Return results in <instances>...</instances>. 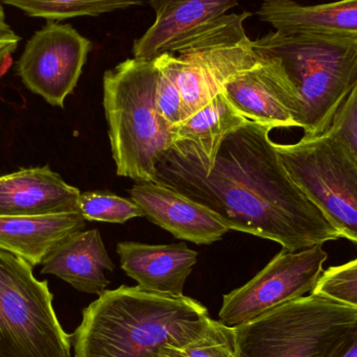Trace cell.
Listing matches in <instances>:
<instances>
[{"instance_id": "1", "label": "cell", "mask_w": 357, "mask_h": 357, "mask_svg": "<svg viewBox=\"0 0 357 357\" xmlns=\"http://www.w3.org/2000/svg\"><path fill=\"white\" fill-rule=\"evenodd\" d=\"M270 125L249 121L226 136L212 165L177 140L155 167L154 181L220 216L230 230L296 252L341 238L281 162Z\"/></svg>"}, {"instance_id": "2", "label": "cell", "mask_w": 357, "mask_h": 357, "mask_svg": "<svg viewBox=\"0 0 357 357\" xmlns=\"http://www.w3.org/2000/svg\"><path fill=\"white\" fill-rule=\"evenodd\" d=\"M209 318L203 304L184 295L127 285L106 289L83 310L73 335L75 357H151L195 339Z\"/></svg>"}, {"instance_id": "3", "label": "cell", "mask_w": 357, "mask_h": 357, "mask_svg": "<svg viewBox=\"0 0 357 357\" xmlns=\"http://www.w3.org/2000/svg\"><path fill=\"white\" fill-rule=\"evenodd\" d=\"M253 43L280 61L295 98L294 121L304 136L328 131L357 84V38L271 31Z\"/></svg>"}, {"instance_id": "4", "label": "cell", "mask_w": 357, "mask_h": 357, "mask_svg": "<svg viewBox=\"0 0 357 357\" xmlns=\"http://www.w3.org/2000/svg\"><path fill=\"white\" fill-rule=\"evenodd\" d=\"M154 60L128 59L104 75V108L117 175L153 182L155 167L175 142L157 112Z\"/></svg>"}, {"instance_id": "5", "label": "cell", "mask_w": 357, "mask_h": 357, "mask_svg": "<svg viewBox=\"0 0 357 357\" xmlns=\"http://www.w3.org/2000/svg\"><path fill=\"white\" fill-rule=\"evenodd\" d=\"M357 328V308L312 293L235 329L236 357H331Z\"/></svg>"}, {"instance_id": "6", "label": "cell", "mask_w": 357, "mask_h": 357, "mask_svg": "<svg viewBox=\"0 0 357 357\" xmlns=\"http://www.w3.org/2000/svg\"><path fill=\"white\" fill-rule=\"evenodd\" d=\"M250 16L249 12L224 15L189 33L171 52L157 56L177 82L185 121L258 62L259 54L243 27Z\"/></svg>"}, {"instance_id": "7", "label": "cell", "mask_w": 357, "mask_h": 357, "mask_svg": "<svg viewBox=\"0 0 357 357\" xmlns=\"http://www.w3.org/2000/svg\"><path fill=\"white\" fill-rule=\"evenodd\" d=\"M33 266L0 249V357H71L73 335L52 306L47 281Z\"/></svg>"}, {"instance_id": "8", "label": "cell", "mask_w": 357, "mask_h": 357, "mask_svg": "<svg viewBox=\"0 0 357 357\" xmlns=\"http://www.w3.org/2000/svg\"><path fill=\"white\" fill-rule=\"evenodd\" d=\"M275 149L294 182L341 236L357 243V159L349 149L328 133Z\"/></svg>"}, {"instance_id": "9", "label": "cell", "mask_w": 357, "mask_h": 357, "mask_svg": "<svg viewBox=\"0 0 357 357\" xmlns=\"http://www.w3.org/2000/svg\"><path fill=\"white\" fill-rule=\"evenodd\" d=\"M322 245L281 251L252 280L224 296L218 312L220 322L236 328L278 306L314 293L328 258Z\"/></svg>"}, {"instance_id": "10", "label": "cell", "mask_w": 357, "mask_h": 357, "mask_svg": "<svg viewBox=\"0 0 357 357\" xmlns=\"http://www.w3.org/2000/svg\"><path fill=\"white\" fill-rule=\"evenodd\" d=\"M91 42L70 24L48 21L27 41L16 65L27 89L52 106L64 107L82 75Z\"/></svg>"}, {"instance_id": "11", "label": "cell", "mask_w": 357, "mask_h": 357, "mask_svg": "<svg viewBox=\"0 0 357 357\" xmlns=\"http://www.w3.org/2000/svg\"><path fill=\"white\" fill-rule=\"evenodd\" d=\"M257 52L259 59L255 66L227 83L222 93L249 121L274 129L297 127L293 90L280 61L272 54Z\"/></svg>"}, {"instance_id": "12", "label": "cell", "mask_w": 357, "mask_h": 357, "mask_svg": "<svg viewBox=\"0 0 357 357\" xmlns=\"http://www.w3.org/2000/svg\"><path fill=\"white\" fill-rule=\"evenodd\" d=\"M129 193L144 216L177 238L211 245L230 231L211 210L158 183L137 182Z\"/></svg>"}, {"instance_id": "13", "label": "cell", "mask_w": 357, "mask_h": 357, "mask_svg": "<svg viewBox=\"0 0 357 357\" xmlns=\"http://www.w3.org/2000/svg\"><path fill=\"white\" fill-rule=\"evenodd\" d=\"M81 191L48 165L0 177V216H31L79 211Z\"/></svg>"}, {"instance_id": "14", "label": "cell", "mask_w": 357, "mask_h": 357, "mask_svg": "<svg viewBox=\"0 0 357 357\" xmlns=\"http://www.w3.org/2000/svg\"><path fill=\"white\" fill-rule=\"evenodd\" d=\"M239 0H150L156 13L154 24L134 41V59L152 61L171 52L181 40L216 20Z\"/></svg>"}, {"instance_id": "15", "label": "cell", "mask_w": 357, "mask_h": 357, "mask_svg": "<svg viewBox=\"0 0 357 357\" xmlns=\"http://www.w3.org/2000/svg\"><path fill=\"white\" fill-rule=\"evenodd\" d=\"M121 268L144 291L183 296L185 282L197 261V252L185 243H117Z\"/></svg>"}, {"instance_id": "16", "label": "cell", "mask_w": 357, "mask_h": 357, "mask_svg": "<svg viewBox=\"0 0 357 357\" xmlns=\"http://www.w3.org/2000/svg\"><path fill=\"white\" fill-rule=\"evenodd\" d=\"M42 274L54 275L77 291L100 296L110 281L105 272H113L100 231H79L48 251L42 261Z\"/></svg>"}, {"instance_id": "17", "label": "cell", "mask_w": 357, "mask_h": 357, "mask_svg": "<svg viewBox=\"0 0 357 357\" xmlns=\"http://www.w3.org/2000/svg\"><path fill=\"white\" fill-rule=\"evenodd\" d=\"M257 15L283 35L357 38V0L316 6L294 0H264Z\"/></svg>"}, {"instance_id": "18", "label": "cell", "mask_w": 357, "mask_h": 357, "mask_svg": "<svg viewBox=\"0 0 357 357\" xmlns=\"http://www.w3.org/2000/svg\"><path fill=\"white\" fill-rule=\"evenodd\" d=\"M85 218L79 211L31 216H0V249L41 264L56 243L83 230Z\"/></svg>"}, {"instance_id": "19", "label": "cell", "mask_w": 357, "mask_h": 357, "mask_svg": "<svg viewBox=\"0 0 357 357\" xmlns=\"http://www.w3.org/2000/svg\"><path fill=\"white\" fill-rule=\"evenodd\" d=\"M247 121L224 93H220L178 126L175 131V142H190L201 158L207 165H212L226 136Z\"/></svg>"}, {"instance_id": "20", "label": "cell", "mask_w": 357, "mask_h": 357, "mask_svg": "<svg viewBox=\"0 0 357 357\" xmlns=\"http://www.w3.org/2000/svg\"><path fill=\"white\" fill-rule=\"evenodd\" d=\"M146 0H1L36 18L50 21L100 16L117 10L142 6Z\"/></svg>"}, {"instance_id": "21", "label": "cell", "mask_w": 357, "mask_h": 357, "mask_svg": "<svg viewBox=\"0 0 357 357\" xmlns=\"http://www.w3.org/2000/svg\"><path fill=\"white\" fill-rule=\"evenodd\" d=\"M159 354L165 357H236L235 329L209 318L204 331L182 345H167Z\"/></svg>"}, {"instance_id": "22", "label": "cell", "mask_w": 357, "mask_h": 357, "mask_svg": "<svg viewBox=\"0 0 357 357\" xmlns=\"http://www.w3.org/2000/svg\"><path fill=\"white\" fill-rule=\"evenodd\" d=\"M79 212L85 220L89 222L116 224H123L132 218L144 216V212L133 199L98 191L81 193Z\"/></svg>"}, {"instance_id": "23", "label": "cell", "mask_w": 357, "mask_h": 357, "mask_svg": "<svg viewBox=\"0 0 357 357\" xmlns=\"http://www.w3.org/2000/svg\"><path fill=\"white\" fill-rule=\"evenodd\" d=\"M314 293L357 308V259L324 271Z\"/></svg>"}, {"instance_id": "24", "label": "cell", "mask_w": 357, "mask_h": 357, "mask_svg": "<svg viewBox=\"0 0 357 357\" xmlns=\"http://www.w3.org/2000/svg\"><path fill=\"white\" fill-rule=\"evenodd\" d=\"M154 61L159 69L156 90L157 112L175 133L178 126L185 121L182 93L173 75L156 59Z\"/></svg>"}, {"instance_id": "25", "label": "cell", "mask_w": 357, "mask_h": 357, "mask_svg": "<svg viewBox=\"0 0 357 357\" xmlns=\"http://www.w3.org/2000/svg\"><path fill=\"white\" fill-rule=\"evenodd\" d=\"M345 144L357 159V84L333 117L328 131Z\"/></svg>"}, {"instance_id": "26", "label": "cell", "mask_w": 357, "mask_h": 357, "mask_svg": "<svg viewBox=\"0 0 357 357\" xmlns=\"http://www.w3.org/2000/svg\"><path fill=\"white\" fill-rule=\"evenodd\" d=\"M20 37L6 21L2 2L0 0V62L10 56L18 47Z\"/></svg>"}, {"instance_id": "27", "label": "cell", "mask_w": 357, "mask_h": 357, "mask_svg": "<svg viewBox=\"0 0 357 357\" xmlns=\"http://www.w3.org/2000/svg\"><path fill=\"white\" fill-rule=\"evenodd\" d=\"M331 357H357V328L342 342Z\"/></svg>"}, {"instance_id": "28", "label": "cell", "mask_w": 357, "mask_h": 357, "mask_svg": "<svg viewBox=\"0 0 357 357\" xmlns=\"http://www.w3.org/2000/svg\"><path fill=\"white\" fill-rule=\"evenodd\" d=\"M151 357H165V356H162V354H159V352H157V354H153Z\"/></svg>"}]
</instances>
